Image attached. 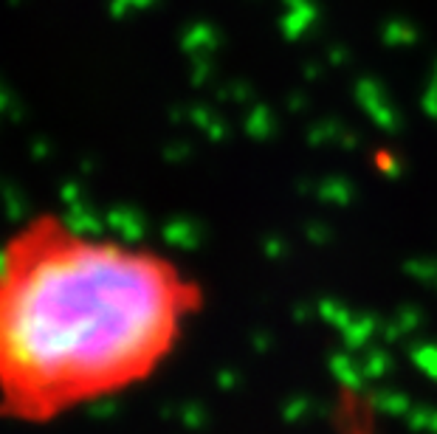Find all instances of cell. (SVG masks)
Returning <instances> with one entry per match:
<instances>
[{"label": "cell", "mask_w": 437, "mask_h": 434, "mask_svg": "<svg viewBox=\"0 0 437 434\" xmlns=\"http://www.w3.org/2000/svg\"><path fill=\"white\" fill-rule=\"evenodd\" d=\"M206 288L178 257L57 209L0 240V423L51 429L149 386Z\"/></svg>", "instance_id": "obj_1"}]
</instances>
